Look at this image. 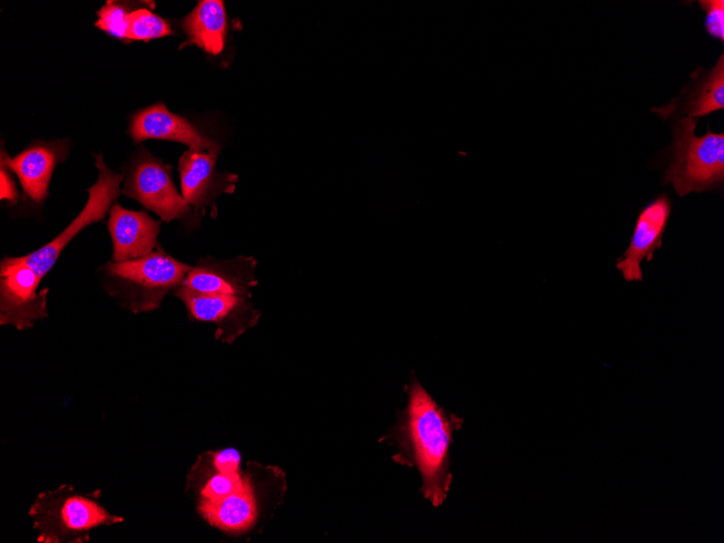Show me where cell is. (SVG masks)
I'll return each instance as SVG.
<instances>
[{
    "label": "cell",
    "instance_id": "obj_6",
    "mask_svg": "<svg viewBox=\"0 0 724 543\" xmlns=\"http://www.w3.org/2000/svg\"><path fill=\"white\" fill-rule=\"evenodd\" d=\"M38 274L21 257L0 262V323L26 329L48 315V288L39 289Z\"/></svg>",
    "mask_w": 724,
    "mask_h": 543
},
{
    "label": "cell",
    "instance_id": "obj_18",
    "mask_svg": "<svg viewBox=\"0 0 724 543\" xmlns=\"http://www.w3.org/2000/svg\"><path fill=\"white\" fill-rule=\"evenodd\" d=\"M171 34L166 20L147 9H138L128 14L127 39L147 41Z\"/></svg>",
    "mask_w": 724,
    "mask_h": 543
},
{
    "label": "cell",
    "instance_id": "obj_13",
    "mask_svg": "<svg viewBox=\"0 0 724 543\" xmlns=\"http://www.w3.org/2000/svg\"><path fill=\"white\" fill-rule=\"evenodd\" d=\"M174 295L194 320L218 324L217 337L223 340L233 339L255 316L246 296L199 294L183 287Z\"/></svg>",
    "mask_w": 724,
    "mask_h": 543
},
{
    "label": "cell",
    "instance_id": "obj_15",
    "mask_svg": "<svg viewBox=\"0 0 724 543\" xmlns=\"http://www.w3.org/2000/svg\"><path fill=\"white\" fill-rule=\"evenodd\" d=\"M107 228L113 243V261L121 262L150 255L159 245L160 222L144 211L126 209L114 204L109 209Z\"/></svg>",
    "mask_w": 724,
    "mask_h": 543
},
{
    "label": "cell",
    "instance_id": "obj_8",
    "mask_svg": "<svg viewBox=\"0 0 724 543\" xmlns=\"http://www.w3.org/2000/svg\"><path fill=\"white\" fill-rule=\"evenodd\" d=\"M216 160L217 155L193 148L179 159L181 195L198 215L211 209L215 216L219 195L235 190L237 176L217 171Z\"/></svg>",
    "mask_w": 724,
    "mask_h": 543
},
{
    "label": "cell",
    "instance_id": "obj_10",
    "mask_svg": "<svg viewBox=\"0 0 724 543\" xmlns=\"http://www.w3.org/2000/svg\"><path fill=\"white\" fill-rule=\"evenodd\" d=\"M671 210V199L664 193L639 210L629 246L616 262L626 282L643 281L642 261H651L655 251L661 248Z\"/></svg>",
    "mask_w": 724,
    "mask_h": 543
},
{
    "label": "cell",
    "instance_id": "obj_1",
    "mask_svg": "<svg viewBox=\"0 0 724 543\" xmlns=\"http://www.w3.org/2000/svg\"><path fill=\"white\" fill-rule=\"evenodd\" d=\"M408 398L399 426L401 455L418 470L423 496L438 507L452 483L450 448L463 419L444 411L414 376Z\"/></svg>",
    "mask_w": 724,
    "mask_h": 543
},
{
    "label": "cell",
    "instance_id": "obj_16",
    "mask_svg": "<svg viewBox=\"0 0 724 543\" xmlns=\"http://www.w3.org/2000/svg\"><path fill=\"white\" fill-rule=\"evenodd\" d=\"M198 510L211 525L227 532L248 530L257 518V504L248 480L218 500H201Z\"/></svg>",
    "mask_w": 724,
    "mask_h": 543
},
{
    "label": "cell",
    "instance_id": "obj_20",
    "mask_svg": "<svg viewBox=\"0 0 724 543\" xmlns=\"http://www.w3.org/2000/svg\"><path fill=\"white\" fill-rule=\"evenodd\" d=\"M247 479L241 473H219L212 475L201 490L203 500H218L229 495L244 484Z\"/></svg>",
    "mask_w": 724,
    "mask_h": 543
},
{
    "label": "cell",
    "instance_id": "obj_11",
    "mask_svg": "<svg viewBox=\"0 0 724 543\" xmlns=\"http://www.w3.org/2000/svg\"><path fill=\"white\" fill-rule=\"evenodd\" d=\"M256 267V259L248 256L224 260L203 257L192 266L179 287L199 294L248 297L257 285Z\"/></svg>",
    "mask_w": 724,
    "mask_h": 543
},
{
    "label": "cell",
    "instance_id": "obj_3",
    "mask_svg": "<svg viewBox=\"0 0 724 543\" xmlns=\"http://www.w3.org/2000/svg\"><path fill=\"white\" fill-rule=\"evenodd\" d=\"M191 268L158 247L141 258L109 261L102 271L108 290L118 294L137 313L159 307L165 295L181 285Z\"/></svg>",
    "mask_w": 724,
    "mask_h": 543
},
{
    "label": "cell",
    "instance_id": "obj_22",
    "mask_svg": "<svg viewBox=\"0 0 724 543\" xmlns=\"http://www.w3.org/2000/svg\"><path fill=\"white\" fill-rule=\"evenodd\" d=\"M212 465L219 473H238L241 454L232 448L217 451L212 454Z\"/></svg>",
    "mask_w": 724,
    "mask_h": 543
},
{
    "label": "cell",
    "instance_id": "obj_21",
    "mask_svg": "<svg viewBox=\"0 0 724 543\" xmlns=\"http://www.w3.org/2000/svg\"><path fill=\"white\" fill-rule=\"evenodd\" d=\"M698 4L704 12V30L713 39L724 41V1L699 0Z\"/></svg>",
    "mask_w": 724,
    "mask_h": 543
},
{
    "label": "cell",
    "instance_id": "obj_4",
    "mask_svg": "<svg viewBox=\"0 0 724 543\" xmlns=\"http://www.w3.org/2000/svg\"><path fill=\"white\" fill-rule=\"evenodd\" d=\"M122 194L137 199L160 220H186L192 217L191 206L177 191L171 178V167L141 150L129 165Z\"/></svg>",
    "mask_w": 724,
    "mask_h": 543
},
{
    "label": "cell",
    "instance_id": "obj_23",
    "mask_svg": "<svg viewBox=\"0 0 724 543\" xmlns=\"http://www.w3.org/2000/svg\"><path fill=\"white\" fill-rule=\"evenodd\" d=\"M0 184H1V192H0V197L1 199H7L8 202L14 204L17 201L18 193L17 189L15 185L14 180L9 173V169L5 168L4 166H1L0 169Z\"/></svg>",
    "mask_w": 724,
    "mask_h": 543
},
{
    "label": "cell",
    "instance_id": "obj_2",
    "mask_svg": "<svg viewBox=\"0 0 724 543\" xmlns=\"http://www.w3.org/2000/svg\"><path fill=\"white\" fill-rule=\"evenodd\" d=\"M697 124L686 118L671 120L672 142L662 183H671L680 197L724 184V133L708 126L704 134L697 135Z\"/></svg>",
    "mask_w": 724,
    "mask_h": 543
},
{
    "label": "cell",
    "instance_id": "obj_7",
    "mask_svg": "<svg viewBox=\"0 0 724 543\" xmlns=\"http://www.w3.org/2000/svg\"><path fill=\"white\" fill-rule=\"evenodd\" d=\"M31 516L36 517L42 532L39 539L46 542L122 520L109 515L93 500L74 494L70 490L40 495L38 503L31 507Z\"/></svg>",
    "mask_w": 724,
    "mask_h": 543
},
{
    "label": "cell",
    "instance_id": "obj_5",
    "mask_svg": "<svg viewBox=\"0 0 724 543\" xmlns=\"http://www.w3.org/2000/svg\"><path fill=\"white\" fill-rule=\"evenodd\" d=\"M94 158L99 177L96 182L87 190L89 198L82 210L52 241L39 249L21 257L40 279L50 272L63 249L82 229L101 221L105 217L120 193L119 186L124 174L112 171L106 166L101 154H94Z\"/></svg>",
    "mask_w": 724,
    "mask_h": 543
},
{
    "label": "cell",
    "instance_id": "obj_19",
    "mask_svg": "<svg viewBox=\"0 0 724 543\" xmlns=\"http://www.w3.org/2000/svg\"><path fill=\"white\" fill-rule=\"evenodd\" d=\"M128 14L129 12L122 5L108 1L98 11L95 26L116 38L125 39L128 29Z\"/></svg>",
    "mask_w": 724,
    "mask_h": 543
},
{
    "label": "cell",
    "instance_id": "obj_12",
    "mask_svg": "<svg viewBox=\"0 0 724 543\" xmlns=\"http://www.w3.org/2000/svg\"><path fill=\"white\" fill-rule=\"evenodd\" d=\"M68 145L65 140L37 141L14 157L1 151V166L18 178L26 195L40 203L49 194V184L55 166L65 160Z\"/></svg>",
    "mask_w": 724,
    "mask_h": 543
},
{
    "label": "cell",
    "instance_id": "obj_9",
    "mask_svg": "<svg viewBox=\"0 0 724 543\" xmlns=\"http://www.w3.org/2000/svg\"><path fill=\"white\" fill-rule=\"evenodd\" d=\"M690 80L668 104L652 107L663 120L699 118L724 108V55L709 69L698 66L689 74Z\"/></svg>",
    "mask_w": 724,
    "mask_h": 543
},
{
    "label": "cell",
    "instance_id": "obj_14",
    "mask_svg": "<svg viewBox=\"0 0 724 543\" xmlns=\"http://www.w3.org/2000/svg\"><path fill=\"white\" fill-rule=\"evenodd\" d=\"M130 135L134 142L161 139L183 143L193 150L218 155L220 145L199 132L184 117L167 109L163 103L138 112L130 124Z\"/></svg>",
    "mask_w": 724,
    "mask_h": 543
},
{
    "label": "cell",
    "instance_id": "obj_17",
    "mask_svg": "<svg viewBox=\"0 0 724 543\" xmlns=\"http://www.w3.org/2000/svg\"><path fill=\"white\" fill-rule=\"evenodd\" d=\"M188 43L217 55L224 46L227 13L220 0H203L182 21Z\"/></svg>",
    "mask_w": 724,
    "mask_h": 543
}]
</instances>
